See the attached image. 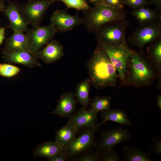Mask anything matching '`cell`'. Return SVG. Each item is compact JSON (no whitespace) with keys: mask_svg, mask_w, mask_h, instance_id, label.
<instances>
[{"mask_svg":"<svg viewBox=\"0 0 161 161\" xmlns=\"http://www.w3.org/2000/svg\"><path fill=\"white\" fill-rule=\"evenodd\" d=\"M161 78L147 55L132 50L127 66L124 86L136 89L151 87L156 79Z\"/></svg>","mask_w":161,"mask_h":161,"instance_id":"7a4b0ae2","label":"cell"},{"mask_svg":"<svg viewBox=\"0 0 161 161\" xmlns=\"http://www.w3.org/2000/svg\"><path fill=\"white\" fill-rule=\"evenodd\" d=\"M124 5H127L133 10L150 4L151 3L147 0H123Z\"/></svg>","mask_w":161,"mask_h":161,"instance_id":"4dcf8cb0","label":"cell"},{"mask_svg":"<svg viewBox=\"0 0 161 161\" xmlns=\"http://www.w3.org/2000/svg\"><path fill=\"white\" fill-rule=\"evenodd\" d=\"M5 7L4 1L0 0V13L3 12Z\"/></svg>","mask_w":161,"mask_h":161,"instance_id":"74e56055","label":"cell"},{"mask_svg":"<svg viewBox=\"0 0 161 161\" xmlns=\"http://www.w3.org/2000/svg\"><path fill=\"white\" fill-rule=\"evenodd\" d=\"M20 69L16 66L8 64H0V75L10 78L16 75Z\"/></svg>","mask_w":161,"mask_h":161,"instance_id":"4316f807","label":"cell"},{"mask_svg":"<svg viewBox=\"0 0 161 161\" xmlns=\"http://www.w3.org/2000/svg\"><path fill=\"white\" fill-rule=\"evenodd\" d=\"M3 12L8 19L10 28L13 32H27L29 24L23 16L20 5L16 2H9Z\"/></svg>","mask_w":161,"mask_h":161,"instance_id":"4fadbf2b","label":"cell"},{"mask_svg":"<svg viewBox=\"0 0 161 161\" xmlns=\"http://www.w3.org/2000/svg\"><path fill=\"white\" fill-rule=\"evenodd\" d=\"M50 21L57 32H64L71 30L82 23V18L77 14H69L64 10L54 11L50 17Z\"/></svg>","mask_w":161,"mask_h":161,"instance_id":"8fae6325","label":"cell"},{"mask_svg":"<svg viewBox=\"0 0 161 161\" xmlns=\"http://www.w3.org/2000/svg\"><path fill=\"white\" fill-rule=\"evenodd\" d=\"M100 136V138L95 147L96 151L99 154L120 143L129 141L132 137L129 129L117 127L110 130L104 129Z\"/></svg>","mask_w":161,"mask_h":161,"instance_id":"9c48e42d","label":"cell"},{"mask_svg":"<svg viewBox=\"0 0 161 161\" xmlns=\"http://www.w3.org/2000/svg\"><path fill=\"white\" fill-rule=\"evenodd\" d=\"M63 150L55 141H48L38 145L33 153L35 158L38 156L48 159Z\"/></svg>","mask_w":161,"mask_h":161,"instance_id":"603a6c76","label":"cell"},{"mask_svg":"<svg viewBox=\"0 0 161 161\" xmlns=\"http://www.w3.org/2000/svg\"><path fill=\"white\" fill-rule=\"evenodd\" d=\"M103 124L100 122L95 127L85 128L65 150L68 159L73 157L95 148L97 142V132Z\"/></svg>","mask_w":161,"mask_h":161,"instance_id":"52a82bcc","label":"cell"},{"mask_svg":"<svg viewBox=\"0 0 161 161\" xmlns=\"http://www.w3.org/2000/svg\"><path fill=\"white\" fill-rule=\"evenodd\" d=\"M2 53L3 59L9 63L17 64L31 68L41 66L38 58L28 51L17 49Z\"/></svg>","mask_w":161,"mask_h":161,"instance_id":"7c38bea8","label":"cell"},{"mask_svg":"<svg viewBox=\"0 0 161 161\" xmlns=\"http://www.w3.org/2000/svg\"><path fill=\"white\" fill-rule=\"evenodd\" d=\"M34 0H28V1H34Z\"/></svg>","mask_w":161,"mask_h":161,"instance_id":"ab89813d","label":"cell"},{"mask_svg":"<svg viewBox=\"0 0 161 161\" xmlns=\"http://www.w3.org/2000/svg\"><path fill=\"white\" fill-rule=\"evenodd\" d=\"M13 32L6 39L2 52H8L17 49L30 52L26 33L22 32Z\"/></svg>","mask_w":161,"mask_h":161,"instance_id":"ac0fdd59","label":"cell"},{"mask_svg":"<svg viewBox=\"0 0 161 161\" xmlns=\"http://www.w3.org/2000/svg\"><path fill=\"white\" fill-rule=\"evenodd\" d=\"M102 3L117 9H123L125 6L123 0H103Z\"/></svg>","mask_w":161,"mask_h":161,"instance_id":"1f68e13d","label":"cell"},{"mask_svg":"<svg viewBox=\"0 0 161 161\" xmlns=\"http://www.w3.org/2000/svg\"><path fill=\"white\" fill-rule=\"evenodd\" d=\"M82 154L74 159L73 160L76 161H99L100 154L97 151L91 150L81 154Z\"/></svg>","mask_w":161,"mask_h":161,"instance_id":"f1b7e54d","label":"cell"},{"mask_svg":"<svg viewBox=\"0 0 161 161\" xmlns=\"http://www.w3.org/2000/svg\"><path fill=\"white\" fill-rule=\"evenodd\" d=\"M56 32L54 26L51 24L29 29L26 34L30 51L35 55L38 51L52 39Z\"/></svg>","mask_w":161,"mask_h":161,"instance_id":"30bf717a","label":"cell"},{"mask_svg":"<svg viewBox=\"0 0 161 161\" xmlns=\"http://www.w3.org/2000/svg\"><path fill=\"white\" fill-rule=\"evenodd\" d=\"M123 161H152L149 152L135 146L126 145L122 150Z\"/></svg>","mask_w":161,"mask_h":161,"instance_id":"ffe728a7","label":"cell"},{"mask_svg":"<svg viewBox=\"0 0 161 161\" xmlns=\"http://www.w3.org/2000/svg\"><path fill=\"white\" fill-rule=\"evenodd\" d=\"M111 100L110 96L100 97L97 95L90 100L89 105L97 112L108 111L111 109Z\"/></svg>","mask_w":161,"mask_h":161,"instance_id":"d4e9b609","label":"cell"},{"mask_svg":"<svg viewBox=\"0 0 161 161\" xmlns=\"http://www.w3.org/2000/svg\"><path fill=\"white\" fill-rule=\"evenodd\" d=\"M107 54L110 61L116 69L120 80L121 85L124 86L127 64L132 50L127 44L118 47H113L97 42Z\"/></svg>","mask_w":161,"mask_h":161,"instance_id":"8992f818","label":"cell"},{"mask_svg":"<svg viewBox=\"0 0 161 161\" xmlns=\"http://www.w3.org/2000/svg\"><path fill=\"white\" fill-rule=\"evenodd\" d=\"M98 112L92 108L87 109L82 107L69 117V120L80 130L96 126Z\"/></svg>","mask_w":161,"mask_h":161,"instance_id":"5bb4252c","label":"cell"},{"mask_svg":"<svg viewBox=\"0 0 161 161\" xmlns=\"http://www.w3.org/2000/svg\"><path fill=\"white\" fill-rule=\"evenodd\" d=\"M64 54V48L55 39H51L43 49L35 54L36 57L47 64L53 63L59 60Z\"/></svg>","mask_w":161,"mask_h":161,"instance_id":"9a60e30c","label":"cell"},{"mask_svg":"<svg viewBox=\"0 0 161 161\" xmlns=\"http://www.w3.org/2000/svg\"><path fill=\"white\" fill-rule=\"evenodd\" d=\"M151 3L154 4L156 7V9L161 13V0H150Z\"/></svg>","mask_w":161,"mask_h":161,"instance_id":"836d02e7","label":"cell"},{"mask_svg":"<svg viewBox=\"0 0 161 161\" xmlns=\"http://www.w3.org/2000/svg\"><path fill=\"white\" fill-rule=\"evenodd\" d=\"M82 11V24L89 32L94 34L105 24L127 17L126 13L123 9H114L103 3Z\"/></svg>","mask_w":161,"mask_h":161,"instance_id":"3957f363","label":"cell"},{"mask_svg":"<svg viewBox=\"0 0 161 161\" xmlns=\"http://www.w3.org/2000/svg\"><path fill=\"white\" fill-rule=\"evenodd\" d=\"M100 161H120L121 159L118 151L112 148L100 154Z\"/></svg>","mask_w":161,"mask_h":161,"instance_id":"83f0119b","label":"cell"},{"mask_svg":"<svg viewBox=\"0 0 161 161\" xmlns=\"http://www.w3.org/2000/svg\"><path fill=\"white\" fill-rule=\"evenodd\" d=\"M159 81H158V84H157V88L158 89H159V90H161V78H159Z\"/></svg>","mask_w":161,"mask_h":161,"instance_id":"f35d334b","label":"cell"},{"mask_svg":"<svg viewBox=\"0 0 161 161\" xmlns=\"http://www.w3.org/2000/svg\"><path fill=\"white\" fill-rule=\"evenodd\" d=\"M131 15L136 19L140 25L144 24L161 19V13L157 10L146 6L133 10Z\"/></svg>","mask_w":161,"mask_h":161,"instance_id":"d6986e66","label":"cell"},{"mask_svg":"<svg viewBox=\"0 0 161 161\" xmlns=\"http://www.w3.org/2000/svg\"><path fill=\"white\" fill-rule=\"evenodd\" d=\"M147 57L160 76H161V37L149 43Z\"/></svg>","mask_w":161,"mask_h":161,"instance_id":"44dd1931","label":"cell"},{"mask_svg":"<svg viewBox=\"0 0 161 161\" xmlns=\"http://www.w3.org/2000/svg\"><path fill=\"white\" fill-rule=\"evenodd\" d=\"M64 4L67 8H73L78 11L89 9V6L86 0H57Z\"/></svg>","mask_w":161,"mask_h":161,"instance_id":"484cf974","label":"cell"},{"mask_svg":"<svg viewBox=\"0 0 161 161\" xmlns=\"http://www.w3.org/2000/svg\"><path fill=\"white\" fill-rule=\"evenodd\" d=\"M90 84L89 79L82 81L77 86L75 94L77 103L86 108L90 102L89 93Z\"/></svg>","mask_w":161,"mask_h":161,"instance_id":"cb8c5ba5","label":"cell"},{"mask_svg":"<svg viewBox=\"0 0 161 161\" xmlns=\"http://www.w3.org/2000/svg\"><path fill=\"white\" fill-rule=\"evenodd\" d=\"M3 0L4 1V0ZM7 0L9 1V0Z\"/></svg>","mask_w":161,"mask_h":161,"instance_id":"60d3db41","label":"cell"},{"mask_svg":"<svg viewBox=\"0 0 161 161\" xmlns=\"http://www.w3.org/2000/svg\"><path fill=\"white\" fill-rule=\"evenodd\" d=\"M152 141L151 149L148 151L151 155L152 154L161 155V134L156 138H154L151 136Z\"/></svg>","mask_w":161,"mask_h":161,"instance_id":"f546056e","label":"cell"},{"mask_svg":"<svg viewBox=\"0 0 161 161\" xmlns=\"http://www.w3.org/2000/svg\"><path fill=\"white\" fill-rule=\"evenodd\" d=\"M103 118L101 122L104 124L109 121L118 123L121 126H131V123L126 111L122 109H113L100 112Z\"/></svg>","mask_w":161,"mask_h":161,"instance_id":"7402d4cb","label":"cell"},{"mask_svg":"<svg viewBox=\"0 0 161 161\" xmlns=\"http://www.w3.org/2000/svg\"><path fill=\"white\" fill-rule=\"evenodd\" d=\"M68 159L66 153L63 150L48 159L49 161H65Z\"/></svg>","mask_w":161,"mask_h":161,"instance_id":"d6a6232c","label":"cell"},{"mask_svg":"<svg viewBox=\"0 0 161 161\" xmlns=\"http://www.w3.org/2000/svg\"><path fill=\"white\" fill-rule=\"evenodd\" d=\"M89 1L95 6L102 3L103 0H88Z\"/></svg>","mask_w":161,"mask_h":161,"instance_id":"8d00e7d4","label":"cell"},{"mask_svg":"<svg viewBox=\"0 0 161 161\" xmlns=\"http://www.w3.org/2000/svg\"><path fill=\"white\" fill-rule=\"evenodd\" d=\"M5 27H0V47L4 41L5 38Z\"/></svg>","mask_w":161,"mask_h":161,"instance_id":"e575fe53","label":"cell"},{"mask_svg":"<svg viewBox=\"0 0 161 161\" xmlns=\"http://www.w3.org/2000/svg\"><path fill=\"white\" fill-rule=\"evenodd\" d=\"M91 84L97 89L116 87L119 76L106 52L97 44L87 63Z\"/></svg>","mask_w":161,"mask_h":161,"instance_id":"6da1fadb","label":"cell"},{"mask_svg":"<svg viewBox=\"0 0 161 161\" xmlns=\"http://www.w3.org/2000/svg\"><path fill=\"white\" fill-rule=\"evenodd\" d=\"M161 37V19L140 25L128 37V41L131 45L139 48L140 52L143 53V48Z\"/></svg>","mask_w":161,"mask_h":161,"instance_id":"5b68a950","label":"cell"},{"mask_svg":"<svg viewBox=\"0 0 161 161\" xmlns=\"http://www.w3.org/2000/svg\"><path fill=\"white\" fill-rule=\"evenodd\" d=\"M129 24L126 19L110 22L96 32L95 40L97 42L115 47L127 44L126 31Z\"/></svg>","mask_w":161,"mask_h":161,"instance_id":"277c9868","label":"cell"},{"mask_svg":"<svg viewBox=\"0 0 161 161\" xmlns=\"http://www.w3.org/2000/svg\"><path fill=\"white\" fill-rule=\"evenodd\" d=\"M57 0H36L29 1L20 5L24 18L32 27L40 26L48 8Z\"/></svg>","mask_w":161,"mask_h":161,"instance_id":"ba28073f","label":"cell"},{"mask_svg":"<svg viewBox=\"0 0 161 161\" xmlns=\"http://www.w3.org/2000/svg\"><path fill=\"white\" fill-rule=\"evenodd\" d=\"M80 130L69 120L55 133V141L65 150L76 137Z\"/></svg>","mask_w":161,"mask_h":161,"instance_id":"e0dca14e","label":"cell"},{"mask_svg":"<svg viewBox=\"0 0 161 161\" xmlns=\"http://www.w3.org/2000/svg\"><path fill=\"white\" fill-rule=\"evenodd\" d=\"M157 105L159 110L160 113H161V94H158L157 97Z\"/></svg>","mask_w":161,"mask_h":161,"instance_id":"d590c367","label":"cell"},{"mask_svg":"<svg viewBox=\"0 0 161 161\" xmlns=\"http://www.w3.org/2000/svg\"><path fill=\"white\" fill-rule=\"evenodd\" d=\"M77 103L75 94L71 92H65L61 96L56 107L50 114H56L61 117H69L74 113Z\"/></svg>","mask_w":161,"mask_h":161,"instance_id":"2e32d148","label":"cell"}]
</instances>
